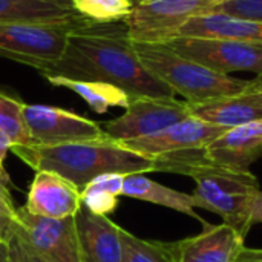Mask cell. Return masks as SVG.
I'll return each mask as SVG.
<instances>
[{"mask_svg":"<svg viewBox=\"0 0 262 262\" xmlns=\"http://www.w3.org/2000/svg\"><path fill=\"white\" fill-rule=\"evenodd\" d=\"M215 2H218V3H221V2H226V0H215Z\"/></svg>","mask_w":262,"mask_h":262,"instance_id":"836d02e7","label":"cell"},{"mask_svg":"<svg viewBox=\"0 0 262 262\" xmlns=\"http://www.w3.org/2000/svg\"><path fill=\"white\" fill-rule=\"evenodd\" d=\"M9 250H11L12 262H46L45 259H41L37 253H34L18 238H14V241L9 246Z\"/></svg>","mask_w":262,"mask_h":262,"instance_id":"4316f807","label":"cell"},{"mask_svg":"<svg viewBox=\"0 0 262 262\" xmlns=\"http://www.w3.org/2000/svg\"><path fill=\"white\" fill-rule=\"evenodd\" d=\"M177 54L193 60L212 71L230 75L232 72H253L262 75V43L177 37L166 41Z\"/></svg>","mask_w":262,"mask_h":262,"instance_id":"ba28073f","label":"cell"},{"mask_svg":"<svg viewBox=\"0 0 262 262\" xmlns=\"http://www.w3.org/2000/svg\"><path fill=\"white\" fill-rule=\"evenodd\" d=\"M212 11L262 21V0H226L218 3Z\"/></svg>","mask_w":262,"mask_h":262,"instance_id":"484cf974","label":"cell"},{"mask_svg":"<svg viewBox=\"0 0 262 262\" xmlns=\"http://www.w3.org/2000/svg\"><path fill=\"white\" fill-rule=\"evenodd\" d=\"M81 207L80 190L54 172L40 170L29 186L25 209L45 218L75 216Z\"/></svg>","mask_w":262,"mask_h":262,"instance_id":"4fadbf2b","label":"cell"},{"mask_svg":"<svg viewBox=\"0 0 262 262\" xmlns=\"http://www.w3.org/2000/svg\"><path fill=\"white\" fill-rule=\"evenodd\" d=\"M18 226L15 236L25 243L34 253L46 262H80L78 233L75 216L60 220L45 218L17 209Z\"/></svg>","mask_w":262,"mask_h":262,"instance_id":"9c48e42d","label":"cell"},{"mask_svg":"<svg viewBox=\"0 0 262 262\" xmlns=\"http://www.w3.org/2000/svg\"><path fill=\"white\" fill-rule=\"evenodd\" d=\"M134 48L141 63L175 94L183 95L189 104L233 95L253 84V80L220 74L189 60L166 43L134 41Z\"/></svg>","mask_w":262,"mask_h":262,"instance_id":"277c9868","label":"cell"},{"mask_svg":"<svg viewBox=\"0 0 262 262\" xmlns=\"http://www.w3.org/2000/svg\"><path fill=\"white\" fill-rule=\"evenodd\" d=\"M178 262H236L244 250V238L230 226H204L195 236L175 243Z\"/></svg>","mask_w":262,"mask_h":262,"instance_id":"9a60e30c","label":"cell"},{"mask_svg":"<svg viewBox=\"0 0 262 262\" xmlns=\"http://www.w3.org/2000/svg\"><path fill=\"white\" fill-rule=\"evenodd\" d=\"M40 74L109 83L130 98L177 95L141 63L123 20L112 23L84 20L69 35L63 55Z\"/></svg>","mask_w":262,"mask_h":262,"instance_id":"6da1fadb","label":"cell"},{"mask_svg":"<svg viewBox=\"0 0 262 262\" xmlns=\"http://www.w3.org/2000/svg\"><path fill=\"white\" fill-rule=\"evenodd\" d=\"M190 117L187 101L177 98H130L126 112L114 120L100 123L104 135L114 141H127L157 134Z\"/></svg>","mask_w":262,"mask_h":262,"instance_id":"52a82bcc","label":"cell"},{"mask_svg":"<svg viewBox=\"0 0 262 262\" xmlns=\"http://www.w3.org/2000/svg\"><path fill=\"white\" fill-rule=\"evenodd\" d=\"M203 152L224 167L250 172V166L262 157V120L226 130Z\"/></svg>","mask_w":262,"mask_h":262,"instance_id":"2e32d148","label":"cell"},{"mask_svg":"<svg viewBox=\"0 0 262 262\" xmlns=\"http://www.w3.org/2000/svg\"><path fill=\"white\" fill-rule=\"evenodd\" d=\"M81 18L69 0H0V23H58Z\"/></svg>","mask_w":262,"mask_h":262,"instance_id":"d6986e66","label":"cell"},{"mask_svg":"<svg viewBox=\"0 0 262 262\" xmlns=\"http://www.w3.org/2000/svg\"><path fill=\"white\" fill-rule=\"evenodd\" d=\"M25 103L0 91V130H3L14 144L31 146V138L23 120Z\"/></svg>","mask_w":262,"mask_h":262,"instance_id":"603a6c76","label":"cell"},{"mask_svg":"<svg viewBox=\"0 0 262 262\" xmlns=\"http://www.w3.org/2000/svg\"><path fill=\"white\" fill-rule=\"evenodd\" d=\"M123 262H178L175 243L149 241L120 229Z\"/></svg>","mask_w":262,"mask_h":262,"instance_id":"44dd1931","label":"cell"},{"mask_svg":"<svg viewBox=\"0 0 262 262\" xmlns=\"http://www.w3.org/2000/svg\"><path fill=\"white\" fill-rule=\"evenodd\" d=\"M12 144H14L12 140H11L3 130H0V183L5 184V186L9 183V178H8V173H6V170H5L3 163H5L6 154L11 150V146H12Z\"/></svg>","mask_w":262,"mask_h":262,"instance_id":"83f0119b","label":"cell"},{"mask_svg":"<svg viewBox=\"0 0 262 262\" xmlns=\"http://www.w3.org/2000/svg\"><path fill=\"white\" fill-rule=\"evenodd\" d=\"M250 224H262V190L253 193L250 203Z\"/></svg>","mask_w":262,"mask_h":262,"instance_id":"f1b7e54d","label":"cell"},{"mask_svg":"<svg viewBox=\"0 0 262 262\" xmlns=\"http://www.w3.org/2000/svg\"><path fill=\"white\" fill-rule=\"evenodd\" d=\"M84 20L81 17L58 23H0V57L40 72L63 55L69 35Z\"/></svg>","mask_w":262,"mask_h":262,"instance_id":"5b68a950","label":"cell"},{"mask_svg":"<svg viewBox=\"0 0 262 262\" xmlns=\"http://www.w3.org/2000/svg\"><path fill=\"white\" fill-rule=\"evenodd\" d=\"M49 84L57 88H66L81 97L89 107L97 114H106L111 107H127L130 97L120 88L103 83V81H88L74 80L60 75H45Z\"/></svg>","mask_w":262,"mask_h":262,"instance_id":"ffe728a7","label":"cell"},{"mask_svg":"<svg viewBox=\"0 0 262 262\" xmlns=\"http://www.w3.org/2000/svg\"><path fill=\"white\" fill-rule=\"evenodd\" d=\"M23 120L31 146H52L106 138L100 123L55 106L25 103Z\"/></svg>","mask_w":262,"mask_h":262,"instance_id":"30bf717a","label":"cell"},{"mask_svg":"<svg viewBox=\"0 0 262 262\" xmlns=\"http://www.w3.org/2000/svg\"><path fill=\"white\" fill-rule=\"evenodd\" d=\"M255 80H256V83H258V86L261 88V91H262V75H259V77H256Z\"/></svg>","mask_w":262,"mask_h":262,"instance_id":"1f68e13d","label":"cell"},{"mask_svg":"<svg viewBox=\"0 0 262 262\" xmlns=\"http://www.w3.org/2000/svg\"><path fill=\"white\" fill-rule=\"evenodd\" d=\"M189 109L190 115L198 120L224 129H233L262 120V91L256 80H253V84L243 92L189 104Z\"/></svg>","mask_w":262,"mask_h":262,"instance_id":"7c38bea8","label":"cell"},{"mask_svg":"<svg viewBox=\"0 0 262 262\" xmlns=\"http://www.w3.org/2000/svg\"><path fill=\"white\" fill-rule=\"evenodd\" d=\"M34 172L46 170L72 183L80 192L104 173L155 172V160L135 154L118 141L101 138L52 146L12 144L11 150Z\"/></svg>","mask_w":262,"mask_h":262,"instance_id":"3957f363","label":"cell"},{"mask_svg":"<svg viewBox=\"0 0 262 262\" xmlns=\"http://www.w3.org/2000/svg\"><path fill=\"white\" fill-rule=\"evenodd\" d=\"M236 262H262V249H246L241 252Z\"/></svg>","mask_w":262,"mask_h":262,"instance_id":"f546056e","label":"cell"},{"mask_svg":"<svg viewBox=\"0 0 262 262\" xmlns=\"http://www.w3.org/2000/svg\"><path fill=\"white\" fill-rule=\"evenodd\" d=\"M18 226L17 209L5 184L0 183V244L11 246Z\"/></svg>","mask_w":262,"mask_h":262,"instance_id":"cb8c5ba5","label":"cell"},{"mask_svg":"<svg viewBox=\"0 0 262 262\" xmlns=\"http://www.w3.org/2000/svg\"><path fill=\"white\" fill-rule=\"evenodd\" d=\"M129 2H130V3H132V5L135 6V5H138V3H141L143 0H129Z\"/></svg>","mask_w":262,"mask_h":262,"instance_id":"d6a6232c","label":"cell"},{"mask_svg":"<svg viewBox=\"0 0 262 262\" xmlns=\"http://www.w3.org/2000/svg\"><path fill=\"white\" fill-rule=\"evenodd\" d=\"M177 37L221 38L262 43V21L230 15L226 12L209 11L190 17L175 32L173 38Z\"/></svg>","mask_w":262,"mask_h":262,"instance_id":"e0dca14e","label":"cell"},{"mask_svg":"<svg viewBox=\"0 0 262 262\" xmlns=\"http://www.w3.org/2000/svg\"><path fill=\"white\" fill-rule=\"evenodd\" d=\"M80 198H81L83 207H86L91 213L100 215V216H107L118 206V196L107 193L104 190L92 189L89 186H86L80 192Z\"/></svg>","mask_w":262,"mask_h":262,"instance_id":"d4e9b609","label":"cell"},{"mask_svg":"<svg viewBox=\"0 0 262 262\" xmlns=\"http://www.w3.org/2000/svg\"><path fill=\"white\" fill-rule=\"evenodd\" d=\"M215 0H143L123 20L129 38L140 43H166L193 15L212 11Z\"/></svg>","mask_w":262,"mask_h":262,"instance_id":"8992f818","label":"cell"},{"mask_svg":"<svg viewBox=\"0 0 262 262\" xmlns=\"http://www.w3.org/2000/svg\"><path fill=\"white\" fill-rule=\"evenodd\" d=\"M80 262H123L120 226L109 216L91 213L80 207L75 213Z\"/></svg>","mask_w":262,"mask_h":262,"instance_id":"5bb4252c","label":"cell"},{"mask_svg":"<svg viewBox=\"0 0 262 262\" xmlns=\"http://www.w3.org/2000/svg\"><path fill=\"white\" fill-rule=\"evenodd\" d=\"M157 172H173L192 177L196 187L192 193L195 207L215 212L224 224L243 238L250 230V203L259 190L252 172H238L207 158L203 149L167 154L155 158Z\"/></svg>","mask_w":262,"mask_h":262,"instance_id":"7a4b0ae2","label":"cell"},{"mask_svg":"<svg viewBox=\"0 0 262 262\" xmlns=\"http://www.w3.org/2000/svg\"><path fill=\"white\" fill-rule=\"evenodd\" d=\"M123 196L135 198L140 201H146L150 204L163 206L172 210H177L183 215L198 220L200 223H206L198 213H195V200L192 195L178 192L167 186H163L150 178L146 173H130L124 177Z\"/></svg>","mask_w":262,"mask_h":262,"instance_id":"ac0fdd59","label":"cell"},{"mask_svg":"<svg viewBox=\"0 0 262 262\" xmlns=\"http://www.w3.org/2000/svg\"><path fill=\"white\" fill-rule=\"evenodd\" d=\"M74 12L94 23L124 20L134 5L129 0H69Z\"/></svg>","mask_w":262,"mask_h":262,"instance_id":"7402d4cb","label":"cell"},{"mask_svg":"<svg viewBox=\"0 0 262 262\" xmlns=\"http://www.w3.org/2000/svg\"><path fill=\"white\" fill-rule=\"evenodd\" d=\"M226 130L229 129L206 123L190 115L189 118L172 124L157 134L137 140L121 141L120 144L143 157L157 158L175 152L204 149L207 144L220 138Z\"/></svg>","mask_w":262,"mask_h":262,"instance_id":"8fae6325","label":"cell"},{"mask_svg":"<svg viewBox=\"0 0 262 262\" xmlns=\"http://www.w3.org/2000/svg\"><path fill=\"white\" fill-rule=\"evenodd\" d=\"M0 262H12V259H11V250H9V246L0 244Z\"/></svg>","mask_w":262,"mask_h":262,"instance_id":"4dcf8cb0","label":"cell"}]
</instances>
